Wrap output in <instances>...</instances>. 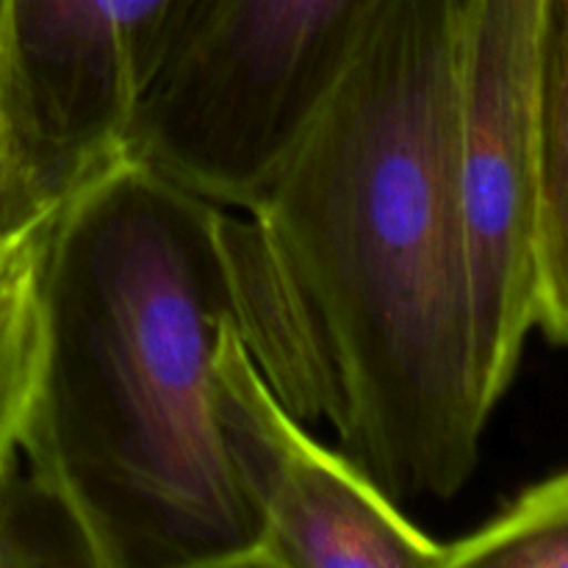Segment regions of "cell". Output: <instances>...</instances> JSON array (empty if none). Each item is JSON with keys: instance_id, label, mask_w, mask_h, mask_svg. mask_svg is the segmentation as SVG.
Segmentation results:
<instances>
[{"instance_id": "6da1fadb", "label": "cell", "mask_w": 568, "mask_h": 568, "mask_svg": "<svg viewBox=\"0 0 568 568\" xmlns=\"http://www.w3.org/2000/svg\"><path fill=\"white\" fill-rule=\"evenodd\" d=\"M466 0H383L242 209V342L294 416L325 419L397 505L475 475L480 394L455 189Z\"/></svg>"}, {"instance_id": "7a4b0ae2", "label": "cell", "mask_w": 568, "mask_h": 568, "mask_svg": "<svg viewBox=\"0 0 568 568\" xmlns=\"http://www.w3.org/2000/svg\"><path fill=\"white\" fill-rule=\"evenodd\" d=\"M44 358L20 453L92 568H242L258 521L214 416L247 311L242 211L120 155L55 209Z\"/></svg>"}, {"instance_id": "3957f363", "label": "cell", "mask_w": 568, "mask_h": 568, "mask_svg": "<svg viewBox=\"0 0 568 568\" xmlns=\"http://www.w3.org/2000/svg\"><path fill=\"white\" fill-rule=\"evenodd\" d=\"M383 0H197L122 155L242 211L336 83Z\"/></svg>"}, {"instance_id": "277c9868", "label": "cell", "mask_w": 568, "mask_h": 568, "mask_svg": "<svg viewBox=\"0 0 568 568\" xmlns=\"http://www.w3.org/2000/svg\"><path fill=\"white\" fill-rule=\"evenodd\" d=\"M549 0H466L455 189L475 369L488 408L508 394L541 300V50Z\"/></svg>"}, {"instance_id": "5b68a950", "label": "cell", "mask_w": 568, "mask_h": 568, "mask_svg": "<svg viewBox=\"0 0 568 568\" xmlns=\"http://www.w3.org/2000/svg\"><path fill=\"white\" fill-rule=\"evenodd\" d=\"M197 0H0V133L44 203L120 159Z\"/></svg>"}, {"instance_id": "8992f818", "label": "cell", "mask_w": 568, "mask_h": 568, "mask_svg": "<svg viewBox=\"0 0 568 568\" xmlns=\"http://www.w3.org/2000/svg\"><path fill=\"white\" fill-rule=\"evenodd\" d=\"M214 416L258 521L242 568H444L447 544L305 430L261 375L236 322L222 325L216 344Z\"/></svg>"}, {"instance_id": "52a82bcc", "label": "cell", "mask_w": 568, "mask_h": 568, "mask_svg": "<svg viewBox=\"0 0 568 568\" xmlns=\"http://www.w3.org/2000/svg\"><path fill=\"white\" fill-rule=\"evenodd\" d=\"M536 327L568 349V0H549L541 50V300Z\"/></svg>"}, {"instance_id": "ba28073f", "label": "cell", "mask_w": 568, "mask_h": 568, "mask_svg": "<svg viewBox=\"0 0 568 568\" xmlns=\"http://www.w3.org/2000/svg\"><path fill=\"white\" fill-rule=\"evenodd\" d=\"M55 209L0 247V455L20 449L39 394L44 358L42 270Z\"/></svg>"}, {"instance_id": "9c48e42d", "label": "cell", "mask_w": 568, "mask_h": 568, "mask_svg": "<svg viewBox=\"0 0 568 568\" xmlns=\"http://www.w3.org/2000/svg\"><path fill=\"white\" fill-rule=\"evenodd\" d=\"M444 568H568V469L447 544Z\"/></svg>"}, {"instance_id": "30bf717a", "label": "cell", "mask_w": 568, "mask_h": 568, "mask_svg": "<svg viewBox=\"0 0 568 568\" xmlns=\"http://www.w3.org/2000/svg\"><path fill=\"white\" fill-rule=\"evenodd\" d=\"M0 568H92L72 519L20 449L0 455Z\"/></svg>"}, {"instance_id": "8fae6325", "label": "cell", "mask_w": 568, "mask_h": 568, "mask_svg": "<svg viewBox=\"0 0 568 568\" xmlns=\"http://www.w3.org/2000/svg\"><path fill=\"white\" fill-rule=\"evenodd\" d=\"M53 209L55 205L39 200L37 192L28 186L0 133V247Z\"/></svg>"}]
</instances>
